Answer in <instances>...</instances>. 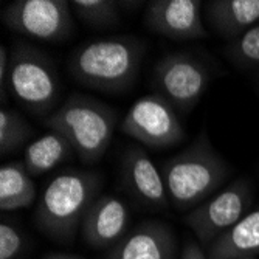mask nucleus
<instances>
[{"label":"nucleus","mask_w":259,"mask_h":259,"mask_svg":"<svg viewBox=\"0 0 259 259\" xmlns=\"http://www.w3.org/2000/svg\"><path fill=\"white\" fill-rule=\"evenodd\" d=\"M146 45L137 36L118 34L93 39L72 52L70 76L79 85L103 93H124L138 79Z\"/></svg>","instance_id":"1"},{"label":"nucleus","mask_w":259,"mask_h":259,"mask_svg":"<svg viewBox=\"0 0 259 259\" xmlns=\"http://www.w3.org/2000/svg\"><path fill=\"white\" fill-rule=\"evenodd\" d=\"M230 171L228 163L211 145L206 131L161 166L169 203L177 211H193L213 197Z\"/></svg>","instance_id":"2"},{"label":"nucleus","mask_w":259,"mask_h":259,"mask_svg":"<svg viewBox=\"0 0 259 259\" xmlns=\"http://www.w3.org/2000/svg\"><path fill=\"white\" fill-rule=\"evenodd\" d=\"M104 177L95 171H67L56 176L37 203L34 222L55 242H73L84 216L100 197Z\"/></svg>","instance_id":"3"},{"label":"nucleus","mask_w":259,"mask_h":259,"mask_svg":"<svg viewBox=\"0 0 259 259\" xmlns=\"http://www.w3.org/2000/svg\"><path fill=\"white\" fill-rule=\"evenodd\" d=\"M118 123V113L103 101L72 93L62 106L45 116L44 126L62 134L85 166L101 161Z\"/></svg>","instance_id":"4"},{"label":"nucleus","mask_w":259,"mask_h":259,"mask_svg":"<svg viewBox=\"0 0 259 259\" xmlns=\"http://www.w3.org/2000/svg\"><path fill=\"white\" fill-rule=\"evenodd\" d=\"M61 79L53 59L37 47L17 40L10 52L8 92L28 112L52 115L59 97Z\"/></svg>","instance_id":"5"},{"label":"nucleus","mask_w":259,"mask_h":259,"mask_svg":"<svg viewBox=\"0 0 259 259\" xmlns=\"http://www.w3.org/2000/svg\"><path fill=\"white\" fill-rule=\"evenodd\" d=\"M209 82L206 64L188 52L161 58L154 67L151 79L155 95L166 100L179 113H190L205 95Z\"/></svg>","instance_id":"6"},{"label":"nucleus","mask_w":259,"mask_h":259,"mask_svg":"<svg viewBox=\"0 0 259 259\" xmlns=\"http://www.w3.org/2000/svg\"><path fill=\"white\" fill-rule=\"evenodd\" d=\"M65 0H16L2 10L5 27L37 40L64 44L75 34V20Z\"/></svg>","instance_id":"7"},{"label":"nucleus","mask_w":259,"mask_h":259,"mask_svg":"<svg viewBox=\"0 0 259 259\" xmlns=\"http://www.w3.org/2000/svg\"><path fill=\"white\" fill-rule=\"evenodd\" d=\"M251 202L253 188L242 177L194 208L185 216V224L191 228L202 245L209 247L247 214Z\"/></svg>","instance_id":"8"},{"label":"nucleus","mask_w":259,"mask_h":259,"mask_svg":"<svg viewBox=\"0 0 259 259\" xmlns=\"http://www.w3.org/2000/svg\"><path fill=\"white\" fill-rule=\"evenodd\" d=\"M121 132L154 149L171 148L185 140L176 109L155 93L141 97L131 106L121 121Z\"/></svg>","instance_id":"9"},{"label":"nucleus","mask_w":259,"mask_h":259,"mask_svg":"<svg viewBox=\"0 0 259 259\" xmlns=\"http://www.w3.org/2000/svg\"><path fill=\"white\" fill-rule=\"evenodd\" d=\"M200 0H152L145 11V27L171 40L188 42L208 37Z\"/></svg>","instance_id":"10"},{"label":"nucleus","mask_w":259,"mask_h":259,"mask_svg":"<svg viewBox=\"0 0 259 259\" xmlns=\"http://www.w3.org/2000/svg\"><path fill=\"white\" fill-rule=\"evenodd\" d=\"M121 171L126 190L135 200L154 211H166L169 208L171 203L163 176L143 148H127L123 157Z\"/></svg>","instance_id":"11"},{"label":"nucleus","mask_w":259,"mask_h":259,"mask_svg":"<svg viewBox=\"0 0 259 259\" xmlns=\"http://www.w3.org/2000/svg\"><path fill=\"white\" fill-rule=\"evenodd\" d=\"M129 208L115 196H100L92 203L81 224L84 242L92 248H107L118 244L127 231Z\"/></svg>","instance_id":"12"},{"label":"nucleus","mask_w":259,"mask_h":259,"mask_svg":"<svg viewBox=\"0 0 259 259\" xmlns=\"http://www.w3.org/2000/svg\"><path fill=\"white\" fill-rule=\"evenodd\" d=\"M176 248L174 230L163 222L148 221L115 244L106 259H174Z\"/></svg>","instance_id":"13"},{"label":"nucleus","mask_w":259,"mask_h":259,"mask_svg":"<svg viewBox=\"0 0 259 259\" xmlns=\"http://www.w3.org/2000/svg\"><path fill=\"white\" fill-rule=\"evenodd\" d=\"M203 10L211 30L230 42L259 23V0H209Z\"/></svg>","instance_id":"14"},{"label":"nucleus","mask_w":259,"mask_h":259,"mask_svg":"<svg viewBox=\"0 0 259 259\" xmlns=\"http://www.w3.org/2000/svg\"><path fill=\"white\" fill-rule=\"evenodd\" d=\"M259 254V208L208 247V259H241Z\"/></svg>","instance_id":"15"},{"label":"nucleus","mask_w":259,"mask_h":259,"mask_svg":"<svg viewBox=\"0 0 259 259\" xmlns=\"http://www.w3.org/2000/svg\"><path fill=\"white\" fill-rule=\"evenodd\" d=\"M73 154L76 152L72 143L62 134L50 131L27 146L23 163L30 176L37 177L55 169Z\"/></svg>","instance_id":"16"},{"label":"nucleus","mask_w":259,"mask_h":259,"mask_svg":"<svg viewBox=\"0 0 259 259\" xmlns=\"http://www.w3.org/2000/svg\"><path fill=\"white\" fill-rule=\"evenodd\" d=\"M37 196L33 177L23 161H10L0 168V208L14 211L28 208Z\"/></svg>","instance_id":"17"},{"label":"nucleus","mask_w":259,"mask_h":259,"mask_svg":"<svg viewBox=\"0 0 259 259\" xmlns=\"http://www.w3.org/2000/svg\"><path fill=\"white\" fill-rule=\"evenodd\" d=\"M120 2L115 0H72L70 8L85 27L103 31L115 28L121 22Z\"/></svg>","instance_id":"18"},{"label":"nucleus","mask_w":259,"mask_h":259,"mask_svg":"<svg viewBox=\"0 0 259 259\" xmlns=\"http://www.w3.org/2000/svg\"><path fill=\"white\" fill-rule=\"evenodd\" d=\"M33 135L34 129L19 112L2 106V110H0V154L2 157L14 154L23 148L33 138Z\"/></svg>","instance_id":"19"},{"label":"nucleus","mask_w":259,"mask_h":259,"mask_svg":"<svg viewBox=\"0 0 259 259\" xmlns=\"http://www.w3.org/2000/svg\"><path fill=\"white\" fill-rule=\"evenodd\" d=\"M227 59L241 70H259V23L227 44Z\"/></svg>","instance_id":"20"},{"label":"nucleus","mask_w":259,"mask_h":259,"mask_svg":"<svg viewBox=\"0 0 259 259\" xmlns=\"http://www.w3.org/2000/svg\"><path fill=\"white\" fill-rule=\"evenodd\" d=\"M25 248V236L13 224L0 225V259H17Z\"/></svg>","instance_id":"21"},{"label":"nucleus","mask_w":259,"mask_h":259,"mask_svg":"<svg viewBox=\"0 0 259 259\" xmlns=\"http://www.w3.org/2000/svg\"><path fill=\"white\" fill-rule=\"evenodd\" d=\"M8 75H10V55L7 53V47L0 45V93H2L4 106H5L7 89H8Z\"/></svg>","instance_id":"22"},{"label":"nucleus","mask_w":259,"mask_h":259,"mask_svg":"<svg viewBox=\"0 0 259 259\" xmlns=\"http://www.w3.org/2000/svg\"><path fill=\"white\" fill-rule=\"evenodd\" d=\"M180 259H208V256L202 251L200 245L196 242H188L182 251Z\"/></svg>","instance_id":"23"},{"label":"nucleus","mask_w":259,"mask_h":259,"mask_svg":"<svg viewBox=\"0 0 259 259\" xmlns=\"http://www.w3.org/2000/svg\"><path fill=\"white\" fill-rule=\"evenodd\" d=\"M44 259H81V257H76V256H68V254H61V253H53V254L45 256Z\"/></svg>","instance_id":"24"},{"label":"nucleus","mask_w":259,"mask_h":259,"mask_svg":"<svg viewBox=\"0 0 259 259\" xmlns=\"http://www.w3.org/2000/svg\"><path fill=\"white\" fill-rule=\"evenodd\" d=\"M241 259H256V257H241Z\"/></svg>","instance_id":"25"}]
</instances>
